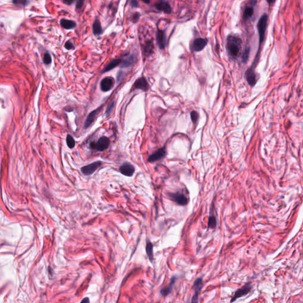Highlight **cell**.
<instances>
[{"label": "cell", "instance_id": "1", "mask_svg": "<svg viewBox=\"0 0 303 303\" xmlns=\"http://www.w3.org/2000/svg\"><path fill=\"white\" fill-rule=\"evenodd\" d=\"M242 41L237 36L230 35L227 38V51L231 58L235 59L239 57L241 50Z\"/></svg>", "mask_w": 303, "mask_h": 303}, {"label": "cell", "instance_id": "2", "mask_svg": "<svg viewBox=\"0 0 303 303\" xmlns=\"http://www.w3.org/2000/svg\"><path fill=\"white\" fill-rule=\"evenodd\" d=\"M268 19V16L267 14H264L259 19L257 23V31L259 38V45H261L265 40V31L267 27Z\"/></svg>", "mask_w": 303, "mask_h": 303}, {"label": "cell", "instance_id": "3", "mask_svg": "<svg viewBox=\"0 0 303 303\" xmlns=\"http://www.w3.org/2000/svg\"><path fill=\"white\" fill-rule=\"evenodd\" d=\"M252 289V284L251 283H247L245 285L241 287V288L238 289L236 290V291L235 293L233 296L231 297L230 302H233L237 299L241 298V297H243L246 295L248 293L251 291Z\"/></svg>", "mask_w": 303, "mask_h": 303}, {"label": "cell", "instance_id": "4", "mask_svg": "<svg viewBox=\"0 0 303 303\" xmlns=\"http://www.w3.org/2000/svg\"><path fill=\"white\" fill-rule=\"evenodd\" d=\"M171 200L174 201L180 206H185L188 203V199L184 194L181 192L170 193L169 194Z\"/></svg>", "mask_w": 303, "mask_h": 303}, {"label": "cell", "instance_id": "5", "mask_svg": "<svg viewBox=\"0 0 303 303\" xmlns=\"http://www.w3.org/2000/svg\"><path fill=\"white\" fill-rule=\"evenodd\" d=\"M203 281L201 278H198L194 283L193 289L194 290V294L193 297H192V303H197L198 301V295L201 291V289L203 287Z\"/></svg>", "mask_w": 303, "mask_h": 303}, {"label": "cell", "instance_id": "6", "mask_svg": "<svg viewBox=\"0 0 303 303\" xmlns=\"http://www.w3.org/2000/svg\"><path fill=\"white\" fill-rule=\"evenodd\" d=\"M156 41L160 49H164L167 45L166 36L165 31L158 29L156 31Z\"/></svg>", "mask_w": 303, "mask_h": 303}, {"label": "cell", "instance_id": "7", "mask_svg": "<svg viewBox=\"0 0 303 303\" xmlns=\"http://www.w3.org/2000/svg\"><path fill=\"white\" fill-rule=\"evenodd\" d=\"M154 7L158 10L162 11L166 14H170L172 13V8L170 3L165 0H160L157 1L154 4Z\"/></svg>", "mask_w": 303, "mask_h": 303}, {"label": "cell", "instance_id": "8", "mask_svg": "<svg viewBox=\"0 0 303 303\" xmlns=\"http://www.w3.org/2000/svg\"><path fill=\"white\" fill-rule=\"evenodd\" d=\"M102 163L100 161H97L93 162L91 164L88 165L81 168L82 173L85 175H90L97 170L98 168L101 165Z\"/></svg>", "mask_w": 303, "mask_h": 303}, {"label": "cell", "instance_id": "9", "mask_svg": "<svg viewBox=\"0 0 303 303\" xmlns=\"http://www.w3.org/2000/svg\"><path fill=\"white\" fill-rule=\"evenodd\" d=\"M110 139L107 137L103 136L100 138L97 142H95V149L99 151H104L107 149L110 145Z\"/></svg>", "mask_w": 303, "mask_h": 303}, {"label": "cell", "instance_id": "10", "mask_svg": "<svg viewBox=\"0 0 303 303\" xmlns=\"http://www.w3.org/2000/svg\"><path fill=\"white\" fill-rule=\"evenodd\" d=\"M165 154H166V150L165 149V148H160L158 149L154 154L149 156L148 158V161L150 163L154 162L164 158Z\"/></svg>", "mask_w": 303, "mask_h": 303}, {"label": "cell", "instance_id": "11", "mask_svg": "<svg viewBox=\"0 0 303 303\" xmlns=\"http://www.w3.org/2000/svg\"><path fill=\"white\" fill-rule=\"evenodd\" d=\"M135 89H141L143 91H147L149 88V85L145 78L142 77L138 78L134 84Z\"/></svg>", "mask_w": 303, "mask_h": 303}, {"label": "cell", "instance_id": "12", "mask_svg": "<svg viewBox=\"0 0 303 303\" xmlns=\"http://www.w3.org/2000/svg\"><path fill=\"white\" fill-rule=\"evenodd\" d=\"M134 170L133 166L128 163L122 165L119 168V171L121 174L127 176H132L133 175Z\"/></svg>", "mask_w": 303, "mask_h": 303}, {"label": "cell", "instance_id": "13", "mask_svg": "<svg viewBox=\"0 0 303 303\" xmlns=\"http://www.w3.org/2000/svg\"><path fill=\"white\" fill-rule=\"evenodd\" d=\"M114 85V80L111 77H106L104 78L101 82L100 87L103 92H107L110 91Z\"/></svg>", "mask_w": 303, "mask_h": 303}, {"label": "cell", "instance_id": "14", "mask_svg": "<svg viewBox=\"0 0 303 303\" xmlns=\"http://www.w3.org/2000/svg\"><path fill=\"white\" fill-rule=\"evenodd\" d=\"M207 41L203 38H198L194 40L192 43V49L195 51H200L207 45Z\"/></svg>", "mask_w": 303, "mask_h": 303}, {"label": "cell", "instance_id": "15", "mask_svg": "<svg viewBox=\"0 0 303 303\" xmlns=\"http://www.w3.org/2000/svg\"><path fill=\"white\" fill-rule=\"evenodd\" d=\"M101 107H102V106H101L100 107L97 108V110L93 111L91 113L89 114V115L88 116L87 119H86V120H85V124H84V128H88V127L91 125V124L93 123L94 121L95 120V117H96V116H97V115L99 111L101 110Z\"/></svg>", "mask_w": 303, "mask_h": 303}, {"label": "cell", "instance_id": "16", "mask_svg": "<svg viewBox=\"0 0 303 303\" xmlns=\"http://www.w3.org/2000/svg\"><path fill=\"white\" fill-rule=\"evenodd\" d=\"M61 26L65 29L67 30H71L77 27V23L74 21L71 20H67L65 19H62L60 21Z\"/></svg>", "mask_w": 303, "mask_h": 303}, {"label": "cell", "instance_id": "17", "mask_svg": "<svg viewBox=\"0 0 303 303\" xmlns=\"http://www.w3.org/2000/svg\"><path fill=\"white\" fill-rule=\"evenodd\" d=\"M93 33L95 36H100L103 33V29L100 21L96 18L93 24Z\"/></svg>", "mask_w": 303, "mask_h": 303}, {"label": "cell", "instance_id": "18", "mask_svg": "<svg viewBox=\"0 0 303 303\" xmlns=\"http://www.w3.org/2000/svg\"><path fill=\"white\" fill-rule=\"evenodd\" d=\"M121 63H122V59H113L106 67H104V68L103 69V70L101 71V72L105 73V72H108V71L113 69L114 68H115L116 67L118 66L120 64H121Z\"/></svg>", "mask_w": 303, "mask_h": 303}, {"label": "cell", "instance_id": "19", "mask_svg": "<svg viewBox=\"0 0 303 303\" xmlns=\"http://www.w3.org/2000/svg\"><path fill=\"white\" fill-rule=\"evenodd\" d=\"M134 56L130 55L124 57L123 59H122V68H128L132 66L134 62Z\"/></svg>", "mask_w": 303, "mask_h": 303}, {"label": "cell", "instance_id": "20", "mask_svg": "<svg viewBox=\"0 0 303 303\" xmlns=\"http://www.w3.org/2000/svg\"><path fill=\"white\" fill-rule=\"evenodd\" d=\"M176 277H173L171 279V281H170V285H169L168 286H167L166 287L164 288H162V289H161L160 294H162V295H163V296H166V295H168V294H170V293H171V291H172V288H173L174 284L175 281H176Z\"/></svg>", "mask_w": 303, "mask_h": 303}, {"label": "cell", "instance_id": "21", "mask_svg": "<svg viewBox=\"0 0 303 303\" xmlns=\"http://www.w3.org/2000/svg\"><path fill=\"white\" fill-rule=\"evenodd\" d=\"M154 44L152 41H148L146 43L144 46V53L146 57H149V55L152 53L154 49Z\"/></svg>", "mask_w": 303, "mask_h": 303}, {"label": "cell", "instance_id": "22", "mask_svg": "<svg viewBox=\"0 0 303 303\" xmlns=\"http://www.w3.org/2000/svg\"><path fill=\"white\" fill-rule=\"evenodd\" d=\"M253 12H254V10H253V6L247 7L244 11V12H243V19L245 20H247L248 19H249L250 18H251L253 16Z\"/></svg>", "mask_w": 303, "mask_h": 303}, {"label": "cell", "instance_id": "23", "mask_svg": "<svg viewBox=\"0 0 303 303\" xmlns=\"http://www.w3.org/2000/svg\"><path fill=\"white\" fill-rule=\"evenodd\" d=\"M153 248H154V246H153L152 243L150 241H148L147 245H146V253H147L148 257H149V259L151 262H152V261L154 260Z\"/></svg>", "mask_w": 303, "mask_h": 303}, {"label": "cell", "instance_id": "24", "mask_svg": "<svg viewBox=\"0 0 303 303\" xmlns=\"http://www.w3.org/2000/svg\"><path fill=\"white\" fill-rule=\"evenodd\" d=\"M217 226V219L214 214L210 213V215L208 217V229H214Z\"/></svg>", "mask_w": 303, "mask_h": 303}, {"label": "cell", "instance_id": "25", "mask_svg": "<svg viewBox=\"0 0 303 303\" xmlns=\"http://www.w3.org/2000/svg\"><path fill=\"white\" fill-rule=\"evenodd\" d=\"M67 144L68 146L70 148L72 149L75 147V141L74 139L72 138V136L70 134H68L67 137Z\"/></svg>", "mask_w": 303, "mask_h": 303}, {"label": "cell", "instance_id": "26", "mask_svg": "<svg viewBox=\"0 0 303 303\" xmlns=\"http://www.w3.org/2000/svg\"><path fill=\"white\" fill-rule=\"evenodd\" d=\"M249 54H250V49L249 48H246L245 51L243 53V55H242V61H243V62L245 63V62H247V61L248 60L249 57Z\"/></svg>", "mask_w": 303, "mask_h": 303}, {"label": "cell", "instance_id": "27", "mask_svg": "<svg viewBox=\"0 0 303 303\" xmlns=\"http://www.w3.org/2000/svg\"><path fill=\"white\" fill-rule=\"evenodd\" d=\"M140 17V14L139 13H134L133 14H132L130 17V20L134 24H136L139 21Z\"/></svg>", "mask_w": 303, "mask_h": 303}, {"label": "cell", "instance_id": "28", "mask_svg": "<svg viewBox=\"0 0 303 303\" xmlns=\"http://www.w3.org/2000/svg\"><path fill=\"white\" fill-rule=\"evenodd\" d=\"M114 102L112 101V102L110 103V104L108 105L107 108L106 110V117H108V116H110L111 114L113 109H114Z\"/></svg>", "mask_w": 303, "mask_h": 303}, {"label": "cell", "instance_id": "29", "mask_svg": "<svg viewBox=\"0 0 303 303\" xmlns=\"http://www.w3.org/2000/svg\"><path fill=\"white\" fill-rule=\"evenodd\" d=\"M43 62L46 65H49L51 63V57L50 54H49L47 53L45 54V55L43 57Z\"/></svg>", "mask_w": 303, "mask_h": 303}, {"label": "cell", "instance_id": "30", "mask_svg": "<svg viewBox=\"0 0 303 303\" xmlns=\"http://www.w3.org/2000/svg\"><path fill=\"white\" fill-rule=\"evenodd\" d=\"M85 0H76L75 8L77 10H80L83 7Z\"/></svg>", "mask_w": 303, "mask_h": 303}, {"label": "cell", "instance_id": "31", "mask_svg": "<svg viewBox=\"0 0 303 303\" xmlns=\"http://www.w3.org/2000/svg\"><path fill=\"white\" fill-rule=\"evenodd\" d=\"M191 117L193 123H195L198 119V114L195 111H193L191 113Z\"/></svg>", "mask_w": 303, "mask_h": 303}, {"label": "cell", "instance_id": "32", "mask_svg": "<svg viewBox=\"0 0 303 303\" xmlns=\"http://www.w3.org/2000/svg\"><path fill=\"white\" fill-rule=\"evenodd\" d=\"M65 49H67V50H71V49H74L75 46H74V45L73 44L72 42H71L70 41H68L65 44Z\"/></svg>", "mask_w": 303, "mask_h": 303}, {"label": "cell", "instance_id": "33", "mask_svg": "<svg viewBox=\"0 0 303 303\" xmlns=\"http://www.w3.org/2000/svg\"><path fill=\"white\" fill-rule=\"evenodd\" d=\"M129 4L132 8H138L139 7V2L138 0H129Z\"/></svg>", "mask_w": 303, "mask_h": 303}, {"label": "cell", "instance_id": "34", "mask_svg": "<svg viewBox=\"0 0 303 303\" xmlns=\"http://www.w3.org/2000/svg\"><path fill=\"white\" fill-rule=\"evenodd\" d=\"M13 1L16 4H21L22 5H25L27 3V0H14Z\"/></svg>", "mask_w": 303, "mask_h": 303}, {"label": "cell", "instance_id": "35", "mask_svg": "<svg viewBox=\"0 0 303 303\" xmlns=\"http://www.w3.org/2000/svg\"><path fill=\"white\" fill-rule=\"evenodd\" d=\"M62 3L68 5H72V4L75 2V0H61Z\"/></svg>", "mask_w": 303, "mask_h": 303}, {"label": "cell", "instance_id": "36", "mask_svg": "<svg viewBox=\"0 0 303 303\" xmlns=\"http://www.w3.org/2000/svg\"><path fill=\"white\" fill-rule=\"evenodd\" d=\"M81 303H89V298H84V300H82L81 301Z\"/></svg>", "mask_w": 303, "mask_h": 303}, {"label": "cell", "instance_id": "37", "mask_svg": "<svg viewBox=\"0 0 303 303\" xmlns=\"http://www.w3.org/2000/svg\"><path fill=\"white\" fill-rule=\"evenodd\" d=\"M275 0H267V1L269 4H272L275 2Z\"/></svg>", "mask_w": 303, "mask_h": 303}, {"label": "cell", "instance_id": "38", "mask_svg": "<svg viewBox=\"0 0 303 303\" xmlns=\"http://www.w3.org/2000/svg\"><path fill=\"white\" fill-rule=\"evenodd\" d=\"M142 1L146 4H149L150 3V0H142Z\"/></svg>", "mask_w": 303, "mask_h": 303}]
</instances>
